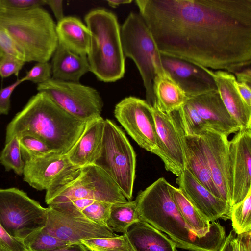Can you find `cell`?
Returning <instances> with one entry per match:
<instances>
[{
	"instance_id": "obj_1",
	"label": "cell",
	"mask_w": 251,
	"mask_h": 251,
	"mask_svg": "<svg viewBox=\"0 0 251 251\" xmlns=\"http://www.w3.org/2000/svg\"><path fill=\"white\" fill-rule=\"evenodd\" d=\"M161 54L234 74L251 64V0H136Z\"/></svg>"
},
{
	"instance_id": "obj_2",
	"label": "cell",
	"mask_w": 251,
	"mask_h": 251,
	"mask_svg": "<svg viewBox=\"0 0 251 251\" xmlns=\"http://www.w3.org/2000/svg\"><path fill=\"white\" fill-rule=\"evenodd\" d=\"M86 124L38 92L8 124L5 143L15 136L29 135L42 141L53 152L65 155L79 139Z\"/></svg>"
},
{
	"instance_id": "obj_3",
	"label": "cell",
	"mask_w": 251,
	"mask_h": 251,
	"mask_svg": "<svg viewBox=\"0 0 251 251\" xmlns=\"http://www.w3.org/2000/svg\"><path fill=\"white\" fill-rule=\"evenodd\" d=\"M169 183L160 177L141 191L135 200L139 219L166 233L176 248L190 251H219L226 236L222 225L200 237L185 222L169 191Z\"/></svg>"
},
{
	"instance_id": "obj_4",
	"label": "cell",
	"mask_w": 251,
	"mask_h": 251,
	"mask_svg": "<svg viewBox=\"0 0 251 251\" xmlns=\"http://www.w3.org/2000/svg\"><path fill=\"white\" fill-rule=\"evenodd\" d=\"M0 25L7 31L25 62H48L58 44L56 26L41 7L0 12Z\"/></svg>"
},
{
	"instance_id": "obj_5",
	"label": "cell",
	"mask_w": 251,
	"mask_h": 251,
	"mask_svg": "<svg viewBox=\"0 0 251 251\" xmlns=\"http://www.w3.org/2000/svg\"><path fill=\"white\" fill-rule=\"evenodd\" d=\"M91 34L87 59L92 72L100 81L115 82L125 72L121 27L115 14L105 9L92 10L85 17Z\"/></svg>"
},
{
	"instance_id": "obj_6",
	"label": "cell",
	"mask_w": 251,
	"mask_h": 251,
	"mask_svg": "<svg viewBox=\"0 0 251 251\" xmlns=\"http://www.w3.org/2000/svg\"><path fill=\"white\" fill-rule=\"evenodd\" d=\"M121 36L124 54L136 64L145 88L146 100L152 106L156 102L154 79L166 72L152 35L139 13L128 15L121 27Z\"/></svg>"
},
{
	"instance_id": "obj_7",
	"label": "cell",
	"mask_w": 251,
	"mask_h": 251,
	"mask_svg": "<svg viewBox=\"0 0 251 251\" xmlns=\"http://www.w3.org/2000/svg\"><path fill=\"white\" fill-rule=\"evenodd\" d=\"M94 165L103 170L130 201L135 178L136 154L123 130L113 121L105 120L101 148Z\"/></svg>"
},
{
	"instance_id": "obj_8",
	"label": "cell",
	"mask_w": 251,
	"mask_h": 251,
	"mask_svg": "<svg viewBox=\"0 0 251 251\" xmlns=\"http://www.w3.org/2000/svg\"><path fill=\"white\" fill-rule=\"evenodd\" d=\"M48 208L18 188H0V225L14 239L23 241L46 226Z\"/></svg>"
},
{
	"instance_id": "obj_9",
	"label": "cell",
	"mask_w": 251,
	"mask_h": 251,
	"mask_svg": "<svg viewBox=\"0 0 251 251\" xmlns=\"http://www.w3.org/2000/svg\"><path fill=\"white\" fill-rule=\"evenodd\" d=\"M89 199L110 203L128 201L114 180L101 169L91 164L80 168L71 180L54 189L46 191L48 204Z\"/></svg>"
},
{
	"instance_id": "obj_10",
	"label": "cell",
	"mask_w": 251,
	"mask_h": 251,
	"mask_svg": "<svg viewBox=\"0 0 251 251\" xmlns=\"http://www.w3.org/2000/svg\"><path fill=\"white\" fill-rule=\"evenodd\" d=\"M59 107L76 119L87 123L100 116L103 103L100 93L94 88L79 82L51 78L37 85Z\"/></svg>"
},
{
	"instance_id": "obj_11",
	"label": "cell",
	"mask_w": 251,
	"mask_h": 251,
	"mask_svg": "<svg viewBox=\"0 0 251 251\" xmlns=\"http://www.w3.org/2000/svg\"><path fill=\"white\" fill-rule=\"evenodd\" d=\"M114 113L132 139L152 153L157 147V135L151 106L146 100L126 97L116 104Z\"/></svg>"
},
{
	"instance_id": "obj_12",
	"label": "cell",
	"mask_w": 251,
	"mask_h": 251,
	"mask_svg": "<svg viewBox=\"0 0 251 251\" xmlns=\"http://www.w3.org/2000/svg\"><path fill=\"white\" fill-rule=\"evenodd\" d=\"M80 169L70 162L66 154L52 152L25 161L23 179L37 190L48 191L73 179Z\"/></svg>"
},
{
	"instance_id": "obj_13",
	"label": "cell",
	"mask_w": 251,
	"mask_h": 251,
	"mask_svg": "<svg viewBox=\"0 0 251 251\" xmlns=\"http://www.w3.org/2000/svg\"><path fill=\"white\" fill-rule=\"evenodd\" d=\"M198 137L212 179L221 199L230 206L231 180L228 137L210 129Z\"/></svg>"
},
{
	"instance_id": "obj_14",
	"label": "cell",
	"mask_w": 251,
	"mask_h": 251,
	"mask_svg": "<svg viewBox=\"0 0 251 251\" xmlns=\"http://www.w3.org/2000/svg\"><path fill=\"white\" fill-rule=\"evenodd\" d=\"M42 230L71 244H80L82 240L118 235L109 227L95 223L84 215L68 214L49 206L46 225Z\"/></svg>"
},
{
	"instance_id": "obj_15",
	"label": "cell",
	"mask_w": 251,
	"mask_h": 251,
	"mask_svg": "<svg viewBox=\"0 0 251 251\" xmlns=\"http://www.w3.org/2000/svg\"><path fill=\"white\" fill-rule=\"evenodd\" d=\"M229 160L231 207L242 201L251 190V128L239 130L229 141Z\"/></svg>"
},
{
	"instance_id": "obj_16",
	"label": "cell",
	"mask_w": 251,
	"mask_h": 251,
	"mask_svg": "<svg viewBox=\"0 0 251 251\" xmlns=\"http://www.w3.org/2000/svg\"><path fill=\"white\" fill-rule=\"evenodd\" d=\"M151 106L157 135V147L152 153L161 158L167 171L178 176L186 168L184 151L178 132L170 114L162 111L156 102Z\"/></svg>"
},
{
	"instance_id": "obj_17",
	"label": "cell",
	"mask_w": 251,
	"mask_h": 251,
	"mask_svg": "<svg viewBox=\"0 0 251 251\" xmlns=\"http://www.w3.org/2000/svg\"><path fill=\"white\" fill-rule=\"evenodd\" d=\"M178 189L198 212L210 223L230 219V206L200 183L186 169L177 176Z\"/></svg>"
},
{
	"instance_id": "obj_18",
	"label": "cell",
	"mask_w": 251,
	"mask_h": 251,
	"mask_svg": "<svg viewBox=\"0 0 251 251\" xmlns=\"http://www.w3.org/2000/svg\"><path fill=\"white\" fill-rule=\"evenodd\" d=\"M161 59L166 73L189 99L217 90L212 76L204 67L162 54Z\"/></svg>"
},
{
	"instance_id": "obj_19",
	"label": "cell",
	"mask_w": 251,
	"mask_h": 251,
	"mask_svg": "<svg viewBox=\"0 0 251 251\" xmlns=\"http://www.w3.org/2000/svg\"><path fill=\"white\" fill-rule=\"evenodd\" d=\"M188 102L204 121L208 129L227 137L240 130L238 125L227 111L217 90L192 97Z\"/></svg>"
},
{
	"instance_id": "obj_20",
	"label": "cell",
	"mask_w": 251,
	"mask_h": 251,
	"mask_svg": "<svg viewBox=\"0 0 251 251\" xmlns=\"http://www.w3.org/2000/svg\"><path fill=\"white\" fill-rule=\"evenodd\" d=\"M205 68L212 76L223 103L240 130L251 128V107L244 102L236 90L234 75L225 71Z\"/></svg>"
},
{
	"instance_id": "obj_21",
	"label": "cell",
	"mask_w": 251,
	"mask_h": 251,
	"mask_svg": "<svg viewBox=\"0 0 251 251\" xmlns=\"http://www.w3.org/2000/svg\"><path fill=\"white\" fill-rule=\"evenodd\" d=\"M105 120L100 116L86 123L85 129L66 154L70 162L81 168L93 164L101 148Z\"/></svg>"
},
{
	"instance_id": "obj_22",
	"label": "cell",
	"mask_w": 251,
	"mask_h": 251,
	"mask_svg": "<svg viewBox=\"0 0 251 251\" xmlns=\"http://www.w3.org/2000/svg\"><path fill=\"white\" fill-rule=\"evenodd\" d=\"M173 120L182 144L186 161L185 169L214 195L221 199L212 179L199 143V137L186 135L178 124L173 119Z\"/></svg>"
},
{
	"instance_id": "obj_23",
	"label": "cell",
	"mask_w": 251,
	"mask_h": 251,
	"mask_svg": "<svg viewBox=\"0 0 251 251\" xmlns=\"http://www.w3.org/2000/svg\"><path fill=\"white\" fill-rule=\"evenodd\" d=\"M134 251H176L175 243L150 224L138 220L129 226L123 233Z\"/></svg>"
},
{
	"instance_id": "obj_24",
	"label": "cell",
	"mask_w": 251,
	"mask_h": 251,
	"mask_svg": "<svg viewBox=\"0 0 251 251\" xmlns=\"http://www.w3.org/2000/svg\"><path fill=\"white\" fill-rule=\"evenodd\" d=\"M53 79L79 82L80 78L90 71L87 56L75 53L58 43L51 61Z\"/></svg>"
},
{
	"instance_id": "obj_25",
	"label": "cell",
	"mask_w": 251,
	"mask_h": 251,
	"mask_svg": "<svg viewBox=\"0 0 251 251\" xmlns=\"http://www.w3.org/2000/svg\"><path fill=\"white\" fill-rule=\"evenodd\" d=\"M58 43L71 51L87 56L90 41V32L79 19L74 17H64L56 26Z\"/></svg>"
},
{
	"instance_id": "obj_26",
	"label": "cell",
	"mask_w": 251,
	"mask_h": 251,
	"mask_svg": "<svg viewBox=\"0 0 251 251\" xmlns=\"http://www.w3.org/2000/svg\"><path fill=\"white\" fill-rule=\"evenodd\" d=\"M153 88L157 105L162 111L168 114L179 109L189 100L167 73L155 77Z\"/></svg>"
},
{
	"instance_id": "obj_27",
	"label": "cell",
	"mask_w": 251,
	"mask_h": 251,
	"mask_svg": "<svg viewBox=\"0 0 251 251\" xmlns=\"http://www.w3.org/2000/svg\"><path fill=\"white\" fill-rule=\"evenodd\" d=\"M168 189L179 212L194 233L198 237L205 236L212 230L221 226L217 221L210 223L204 218L178 188L169 183Z\"/></svg>"
},
{
	"instance_id": "obj_28",
	"label": "cell",
	"mask_w": 251,
	"mask_h": 251,
	"mask_svg": "<svg viewBox=\"0 0 251 251\" xmlns=\"http://www.w3.org/2000/svg\"><path fill=\"white\" fill-rule=\"evenodd\" d=\"M140 220L136 201L113 203L107 222L113 232L124 233L133 223Z\"/></svg>"
},
{
	"instance_id": "obj_29",
	"label": "cell",
	"mask_w": 251,
	"mask_h": 251,
	"mask_svg": "<svg viewBox=\"0 0 251 251\" xmlns=\"http://www.w3.org/2000/svg\"><path fill=\"white\" fill-rule=\"evenodd\" d=\"M170 114L186 135L200 136L208 129L204 121L188 100L179 109Z\"/></svg>"
},
{
	"instance_id": "obj_30",
	"label": "cell",
	"mask_w": 251,
	"mask_h": 251,
	"mask_svg": "<svg viewBox=\"0 0 251 251\" xmlns=\"http://www.w3.org/2000/svg\"><path fill=\"white\" fill-rule=\"evenodd\" d=\"M251 190L240 202L230 207L233 229L237 235L251 231Z\"/></svg>"
},
{
	"instance_id": "obj_31",
	"label": "cell",
	"mask_w": 251,
	"mask_h": 251,
	"mask_svg": "<svg viewBox=\"0 0 251 251\" xmlns=\"http://www.w3.org/2000/svg\"><path fill=\"white\" fill-rule=\"evenodd\" d=\"M0 163L6 171L12 170L17 175H23L25 162L22 156L18 137H13L5 143L0 153Z\"/></svg>"
},
{
	"instance_id": "obj_32",
	"label": "cell",
	"mask_w": 251,
	"mask_h": 251,
	"mask_svg": "<svg viewBox=\"0 0 251 251\" xmlns=\"http://www.w3.org/2000/svg\"><path fill=\"white\" fill-rule=\"evenodd\" d=\"M81 243L87 249L95 251H134L126 235L82 240Z\"/></svg>"
},
{
	"instance_id": "obj_33",
	"label": "cell",
	"mask_w": 251,
	"mask_h": 251,
	"mask_svg": "<svg viewBox=\"0 0 251 251\" xmlns=\"http://www.w3.org/2000/svg\"><path fill=\"white\" fill-rule=\"evenodd\" d=\"M23 243L27 251H46L71 244L42 229L31 234L23 241Z\"/></svg>"
},
{
	"instance_id": "obj_34",
	"label": "cell",
	"mask_w": 251,
	"mask_h": 251,
	"mask_svg": "<svg viewBox=\"0 0 251 251\" xmlns=\"http://www.w3.org/2000/svg\"><path fill=\"white\" fill-rule=\"evenodd\" d=\"M18 138L24 162L53 152L44 142L35 137L25 135Z\"/></svg>"
},
{
	"instance_id": "obj_35",
	"label": "cell",
	"mask_w": 251,
	"mask_h": 251,
	"mask_svg": "<svg viewBox=\"0 0 251 251\" xmlns=\"http://www.w3.org/2000/svg\"><path fill=\"white\" fill-rule=\"evenodd\" d=\"M112 204L105 201H95L85 208L82 213L93 222L108 227L107 222Z\"/></svg>"
},
{
	"instance_id": "obj_36",
	"label": "cell",
	"mask_w": 251,
	"mask_h": 251,
	"mask_svg": "<svg viewBox=\"0 0 251 251\" xmlns=\"http://www.w3.org/2000/svg\"><path fill=\"white\" fill-rule=\"evenodd\" d=\"M51 63L48 62H37L26 72L25 75L21 79L23 82L29 81L38 85L51 79Z\"/></svg>"
},
{
	"instance_id": "obj_37",
	"label": "cell",
	"mask_w": 251,
	"mask_h": 251,
	"mask_svg": "<svg viewBox=\"0 0 251 251\" xmlns=\"http://www.w3.org/2000/svg\"><path fill=\"white\" fill-rule=\"evenodd\" d=\"M95 201L89 199H78L69 201L53 203L49 207L61 212L76 216L83 215L82 211Z\"/></svg>"
},
{
	"instance_id": "obj_38",
	"label": "cell",
	"mask_w": 251,
	"mask_h": 251,
	"mask_svg": "<svg viewBox=\"0 0 251 251\" xmlns=\"http://www.w3.org/2000/svg\"><path fill=\"white\" fill-rule=\"evenodd\" d=\"M25 63L14 56L4 54L0 60V76L4 78L13 75L18 76Z\"/></svg>"
},
{
	"instance_id": "obj_39",
	"label": "cell",
	"mask_w": 251,
	"mask_h": 251,
	"mask_svg": "<svg viewBox=\"0 0 251 251\" xmlns=\"http://www.w3.org/2000/svg\"><path fill=\"white\" fill-rule=\"evenodd\" d=\"M3 9L23 11L39 7L46 4L45 0H0Z\"/></svg>"
},
{
	"instance_id": "obj_40",
	"label": "cell",
	"mask_w": 251,
	"mask_h": 251,
	"mask_svg": "<svg viewBox=\"0 0 251 251\" xmlns=\"http://www.w3.org/2000/svg\"><path fill=\"white\" fill-rule=\"evenodd\" d=\"M0 48L4 54L10 55L25 61L23 55L18 49L11 37L0 25Z\"/></svg>"
},
{
	"instance_id": "obj_41",
	"label": "cell",
	"mask_w": 251,
	"mask_h": 251,
	"mask_svg": "<svg viewBox=\"0 0 251 251\" xmlns=\"http://www.w3.org/2000/svg\"><path fill=\"white\" fill-rule=\"evenodd\" d=\"M0 251H27L24 243L10 236L0 225Z\"/></svg>"
},
{
	"instance_id": "obj_42",
	"label": "cell",
	"mask_w": 251,
	"mask_h": 251,
	"mask_svg": "<svg viewBox=\"0 0 251 251\" xmlns=\"http://www.w3.org/2000/svg\"><path fill=\"white\" fill-rule=\"evenodd\" d=\"M21 78L17 79L12 84L0 90V115H7L10 108V98L14 90L21 83Z\"/></svg>"
},
{
	"instance_id": "obj_43",
	"label": "cell",
	"mask_w": 251,
	"mask_h": 251,
	"mask_svg": "<svg viewBox=\"0 0 251 251\" xmlns=\"http://www.w3.org/2000/svg\"><path fill=\"white\" fill-rule=\"evenodd\" d=\"M234 86L244 102L251 107V85L247 83L238 82L236 80Z\"/></svg>"
},
{
	"instance_id": "obj_44",
	"label": "cell",
	"mask_w": 251,
	"mask_h": 251,
	"mask_svg": "<svg viewBox=\"0 0 251 251\" xmlns=\"http://www.w3.org/2000/svg\"><path fill=\"white\" fill-rule=\"evenodd\" d=\"M47 4L52 11L57 22L60 21L65 17L63 14L62 0H45Z\"/></svg>"
},
{
	"instance_id": "obj_45",
	"label": "cell",
	"mask_w": 251,
	"mask_h": 251,
	"mask_svg": "<svg viewBox=\"0 0 251 251\" xmlns=\"http://www.w3.org/2000/svg\"><path fill=\"white\" fill-rule=\"evenodd\" d=\"M236 238L240 251H251V231L238 234Z\"/></svg>"
},
{
	"instance_id": "obj_46",
	"label": "cell",
	"mask_w": 251,
	"mask_h": 251,
	"mask_svg": "<svg viewBox=\"0 0 251 251\" xmlns=\"http://www.w3.org/2000/svg\"><path fill=\"white\" fill-rule=\"evenodd\" d=\"M238 82L247 83L251 85V69L247 67L234 74Z\"/></svg>"
},
{
	"instance_id": "obj_47",
	"label": "cell",
	"mask_w": 251,
	"mask_h": 251,
	"mask_svg": "<svg viewBox=\"0 0 251 251\" xmlns=\"http://www.w3.org/2000/svg\"><path fill=\"white\" fill-rule=\"evenodd\" d=\"M46 251H88L87 248L82 244H71L70 245Z\"/></svg>"
},
{
	"instance_id": "obj_48",
	"label": "cell",
	"mask_w": 251,
	"mask_h": 251,
	"mask_svg": "<svg viewBox=\"0 0 251 251\" xmlns=\"http://www.w3.org/2000/svg\"><path fill=\"white\" fill-rule=\"evenodd\" d=\"M234 238V234L230 232L228 235L226 237V240L219 251H233Z\"/></svg>"
},
{
	"instance_id": "obj_49",
	"label": "cell",
	"mask_w": 251,
	"mask_h": 251,
	"mask_svg": "<svg viewBox=\"0 0 251 251\" xmlns=\"http://www.w3.org/2000/svg\"><path fill=\"white\" fill-rule=\"evenodd\" d=\"M106 1L110 6L115 8L122 4L130 3L132 1L131 0H107Z\"/></svg>"
},
{
	"instance_id": "obj_50",
	"label": "cell",
	"mask_w": 251,
	"mask_h": 251,
	"mask_svg": "<svg viewBox=\"0 0 251 251\" xmlns=\"http://www.w3.org/2000/svg\"><path fill=\"white\" fill-rule=\"evenodd\" d=\"M233 251H240L238 243L237 242L236 237H235L234 241H233Z\"/></svg>"
},
{
	"instance_id": "obj_51",
	"label": "cell",
	"mask_w": 251,
	"mask_h": 251,
	"mask_svg": "<svg viewBox=\"0 0 251 251\" xmlns=\"http://www.w3.org/2000/svg\"><path fill=\"white\" fill-rule=\"evenodd\" d=\"M4 54V52H3V51L0 48V60H1L2 57H3Z\"/></svg>"
},
{
	"instance_id": "obj_52",
	"label": "cell",
	"mask_w": 251,
	"mask_h": 251,
	"mask_svg": "<svg viewBox=\"0 0 251 251\" xmlns=\"http://www.w3.org/2000/svg\"><path fill=\"white\" fill-rule=\"evenodd\" d=\"M3 10V9L2 8L0 3V12H1Z\"/></svg>"
},
{
	"instance_id": "obj_53",
	"label": "cell",
	"mask_w": 251,
	"mask_h": 251,
	"mask_svg": "<svg viewBox=\"0 0 251 251\" xmlns=\"http://www.w3.org/2000/svg\"><path fill=\"white\" fill-rule=\"evenodd\" d=\"M90 251H94V250H90Z\"/></svg>"
},
{
	"instance_id": "obj_54",
	"label": "cell",
	"mask_w": 251,
	"mask_h": 251,
	"mask_svg": "<svg viewBox=\"0 0 251 251\" xmlns=\"http://www.w3.org/2000/svg\"><path fill=\"white\" fill-rule=\"evenodd\" d=\"M176 251H178L176 249Z\"/></svg>"
}]
</instances>
